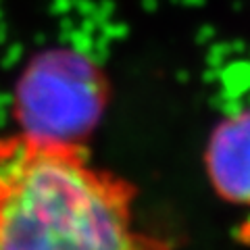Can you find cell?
Returning <instances> with one entry per match:
<instances>
[{
  "instance_id": "1",
  "label": "cell",
  "mask_w": 250,
  "mask_h": 250,
  "mask_svg": "<svg viewBox=\"0 0 250 250\" xmlns=\"http://www.w3.org/2000/svg\"><path fill=\"white\" fill-rule=\"evenodd\" d=\"M138 190L88 146L0 138V250H175L138 221Z\"/></svg>"
},
{
  "instance_id": "2",
  "label": "cell",
  "mask_w": 250,
  "mask_h": 250,
  "mask_svg": "<svg viewBox=\"0 0 250 250\" xmlns=\"http://www.w3.org/2000/svg\"><path fill=\"white\" fill-rule=\"evenodd\" d=\"M108 103V80L88 54L73 48L44 50L15 88L17 131L50 142L83 144Z\"/></svg>"
},
{
  "instance_id": "3",
  "label": "cell",
  "mask_w": 250,
  "mask_h": 250,
  "mask_svg": "<svg viewBox=\"0 0 250 250\" xmlns=\"http://www.w3.org/2000/svg\"><path fill=\"white\" fill-rule=\"evenodd\" d=\"M205 175L219 200L250 208V108L225 115L202 154Z\"/></svg>"
}]
</instances>
